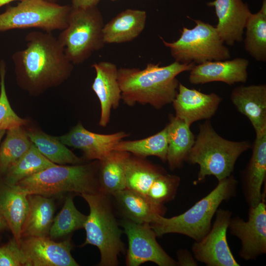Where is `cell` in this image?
<instances>
[{
  "label": "cell",
  "instance_id": "cell-19",
  "mask_svg": "<svg viewBox=\"0 0 266 266\" xmlns=\"http://www.w3.org/2000/svg\"><path fill=\"white\" fill-rule=\"evenodd\" d=\"M230 100L253 127L256 136L266 133V85H240L233 88Z\"/></svg>",
  "mask_w": 266,
  "mask_h": 266
},
{
  "label": "cell",
  "instance_id": "cell-7",
  "mask_svg": "<svg viewBox=\"0 0 266 266\" xmlns=\"http://www.w3.org/2000/svg\"><path fill=\"white\" fill-rule=\"evenodd\" d=\"M104 25L102 16L96 6H71L67 25L57 38L73 65L84 62L94 52L103 48Z\"/></svg>",
  "mask_w": 266,
  "mask_h": 266
},
{
  "label": "cell",
  "instance_id": "cell-2",
  "mask_svg": "<svg viewBox=\"0 0 266 266\" xmlns=\"http://www.w3.org/2000/svg\"><path fill=\"white\" fill-rule=\"evenodd\" d=\"M194 63L174 62L167 66L149 63L143 69L121 67L118 69V80L122 100L129 106L136 103L149 104L157 110L172 103L178 91L176 76L190 71Z\"/></svg>",
  "mask_w": 266,
  "mask_h": 266
},
{
  "label": "cell",
  "instance_id": "cell-43",
  "mask_svg": "<svg viewBox=\"0 0 266 266\" xmlns=\"http://www.w3.org/2000/svg\"><path fill=\"white\" fill-rule=\"evenodd\" d=\"M111 0L114 1V0Z\"/></svg>",
  "mask_w": 266,
  "mask_h": 266
},
{
  "label": "cell",
  "instance_id": "cell-35",
  "mask_svg": "<svg viewBox=\"0 0 266 266\" xmlns=\"http://www.w3.org/2000/svg\"><path fill=\"white\" fill-rule=\"evenodd\" d=\"M180 177L166 172L156 180L147 198L153 202L164 204L175 198L180 183Z\"/></svg>",
  "mask_w": 266,
  "mask_h": 266
},
{
  "label": "cell",
  "instance_id": "cell-15",
  "mask_svg": "<svg viewBox=\"0 0 266 266\" xmlns=\"http://www.w3.org/2000/svg\"><path fill=\"white\" fill-rule=\"evenodd\" d=\"M129 135V133L124 131L111 134L93 133L85 129L79 122L59 138L65 145L81 150L86 159L99 161L113 150L117 143Z\"/></svg>",
  "mask_w": 266,
  "mask_h": 266
},
{
  "label": "cell",
  "instance_id": "cell-6",
  "mask_svg": "<svg viewBox=\"0 0 266 266\" xmlns=\"http://www.w3.org/2000/svg\"><path fill=\"white\" fill-rule=\"evenodd\" d=\"M99 161L86 164L58 165L48 167L27 177L16 185L29 195L46 197L66 192L95 194L99 192Z\"/></svg>",
  "mask_w": 266,
  "mask_h": 266
},
{
  "label": "cell",
  "instance_id": "cell-18",
  "mask_svg": "<svg viewBox=\"0 0 266 266\" xmlns=\"http://www.w3.org/2000/svg\"><path fill=\"white\" fill-rule=\"evenodd\" d=\"M92 67L96 71V77L92 89L100 104L99 125L105 127L110 122L112 108L116 109L122 99L118 80V69L115 64L107 61L95 63Z\"/></svg>",
  "mask_w": 266,
  "mask_h": 266
},
{
  "label": "cell",
  "instance_id": "cell-23",
  "mask_svg": "<svg viewBox=\"0 0 266 266\" xmlns=\"http://www.w3.org/2000/svg\"><path fill=\"white\" fill-rule=\"evenodd\" d=\"M28 195L16 185H0V213L13 237L20 243L28 210Z\"/></svg>",
  "mask_w": 266,
  "mask_h": 266
},
{
  "label": "cell",
  "instance_id": "cell-14",
  "mask_svg": "<svg viewBox=\"0 0 266 266\" xmlns=\"http://www.w3.org/2000/svg\"><path fill=\"white\" fill-rule=\"evenodd\" d=\"M222 101V98L214 93L204 94L179 83L177 93L172 103L175 116L191 126L196 121L211 118Z\"/></svg>",
  "mask_w": 266,
  "mask_h": 266
},
{
  "label": "cell",
  "instance_id": "cell-31",
  "mask_svg": "<svg viewBox=\"0 0 266 266\" xmlns=\"http://www.w3.org/2000/svg\"><path fill=\"white\" fill-rule=\"evenodd\" d=\"M113 150L127 152L144 158L148 156H156L166 163L167 151L166 128L165 127L156 134L143 139L122 140L114 146Z\"/></svg>",
  "mask_w": 266,
  "mask_h": 266
},
{
  "label": "cell",
  "instance_id": "cell-39",
  "mask_svg": "<svg viewBox=\"0 0 266 266\" xmlns=\"http://www.w3.org/2000/svg\"><path fill=\"white\" fill-rule=\"evenodd\" d=\"M6 228H8L7 225L0 213V232Z\"/></svg>",
  "mask_w": 266,
  "mask_h": 266
},
{
  "label": "cell",
  "instance_id": "cell-26",
  "mask_svg": "<svg viewBox=\"0 0 266 266\" xmlns=\"http://www.w3.org/2000/svg\"><path fill=\"white\" fill-rule=\"evenodd\" d=\"M126 188L147 198L156 179L167 172L162 166L131 153L125 160Z\"/></svg>",
  "mask_w": 266,
  "mask_h": 266
},
{
  "label": "cell",
  "instance_id": "cell-41",
  "mask_svg": "<svg viewBox=\"0 0 266 266\" xmlns=\"http://www.w3.org/2000/svg\"><path fill=\"white\" fill-rule=\"evenodd\" d=\"M6 132L5 130H0V143L1 140L2 138L4 136V134Z\"/></svg>",
  "mask_w": 266,
  "mask_h": 266
},
{
  "label": "cell",
  "instance_id": "cell-3",
  "mask_svg": "<svg viewBox=\"0 0 266 266\" xmlns=\"http://www.w3.org/2000/svg\"><path fill=\"white\" fill-rule=\"evenodd\" d=\"M238 181L231 175L218 181L213 190L185 212L170 218L159 215L150 223L157 237L179 233L199 241L209 231L219 206L235 196Z\"/></svg>",
  "mask_w": 266,
  "mask_h": 266
},
{
  "label": "cell",
  "instance_id": "cell-8",
  "mask_svg": "<svg viewBox=\"0 0 266 266\" xmlns=\"http://www.w3.org/2000/svg\"><path fill=\"white\" fill-rule=\"evenodd\" d=\"M196 25L192 29L183 27L176 41L168 42L160 37L169 48L175 61L184 64H200L229 59L228 48L220 38L215 27L200 20L192 19Z\"/></svg>",
  "mask_w": 266,
  "mask_h": 266
},
{
  "label": "cell",
  "instance_id": "cell-42",
  "mask_svg": "<svg viewBox=\"0 0 266 266\" xmlns=\"http://www.w3.org/2000/svg\"><path fill=\"white\" fill-rule=\"evenodd\" d=\"M47 0V1H51V2H53L52 1H53V0Z\"/></svg>",
  "mask_w": 266,
  "mask_h": 266
},
{
  "label": "cell",
  "instance_id": "cell-20",
  "mask_svg": "<svg viewBox=\"0 0 266 266\" xmlns=\"http://www.w3.org/2000/svg\"><path fill=\"white\" fill-rule=\"evenodd\" d=\"M251 158L241 171L240 179L245 200L249 207L262 202V189L266 179V133L256 136Z\"/></svg>",
  "mask_w": 266,
  "mask_h": 266
},
{
  "label": "cell",
  "instance_id": "cell-27",
  "mask_svg": "<svg viewBox=\"0 0 266 266\" xmlns=\"http://www.w3.org/2000/svg\"><path fill=\"white\" fill-rule=\"evenodd\" d=\"M129 154L113 150L99 160V192L111 196L126 188L124 164Z\"/></svg>",
  "mask_w": 266,
  "mask_h": 266
},
{
  "label": "cell",
  "instance_id": "cell-4",
  "mask_svg": "<svg viewBox=\"0 0 266 266\" xmlns=\"http://www.w3.org/2000/svg\"><path fill=\"white\" fill-rule=\"evenodd\" d=\"M251 147L248 140L234 141L223 138L209 120L200 124L199 133L186 161L200 166L194 184L204 182L207 176L213 175L218 181L231 175L238 157Z\"/></svg>",
  "mask_w": 266,
  "mask_h": 266
},
{
  "label": "cell",
  "instance_id": "cell-11",
  "mask_svg": "<svg viewBox=\"0 0 266 266\" xmlns=\"http://www.w3.org/2000/svg\"><path fill=\"white\" fill-rule=\"evenodd\" d=\"M208 233L192 246V254L198 262L207 266H239L227 239V232L232 216L228 209L218 208Z\"/></svg>",
  "mask_w": 266,
  "mask_h": 266
},
{
  "label": "cell",
  "instance_id": "cell-36",
  "mask_svg": "<svg viewBox=\"0 0 266 266\" xmlns=\"http://www.w3.org/2000/svg\"><path fill=\"white\" fill-rule=\"evenodd\" d=\"M0 266H29L27 256L14 237L0 247Z\"/></svg>",
  "mask_w": 266,
  "mask_h": 266
},
{
  "label": "cell",
  "instance_id": "cell-1",
  "mask_svg": "<svg viewBox=\"0 0 266 266\" xmlns=\"http://www.w3.org/2000/svg\"><path fill=\"white\" fill-rule=\"evenodd\" d=\"M25 41L26 47L12 57L16 82L22 90L36 96L69 78L73 64L51 32H31Z\"/></svg>",
  "mask_w": 266,
  "mask_h": 266
},
{
  "label": "cell",
  "instance_id": "cell-34",
  "mask_svg": "<svg viewBox=\"0 0 266 266\" xmlns=\"http://www.w3.org/2000/svg\"><path fill=\"white\" fill-rule=\"evenodd\" d=\"M6 66L0 62V130L7 131L19 126H26L29 121L18 116L12 109L6 94L5 85Z\"/></svg>",
  "mask_w": 266,
  "mask_h": 266
},
{
  "label": "cell",
  "instance_id": "cell-22",
  "mask_svg": "<svg viewBox=\"0 0 266 266\" xmlns=\"http://www.w3.org/2000/svg\"><path fill=\"white\" fill-rule=\"evenodd\" d=\"M145 11L128 9L119 13L104 25L102 29L105 44L131 41L143 31L146 21Z\"/></svg>",
  "mask_w": 266,
  "mask_h": 266
},
{
  "label": "cell",
  "instance_id": "cell-5",
  "mask_svg": "<svg viewBox=\"0 0 266 266\" xmlns=\"http://www.w3.org/2000/svg\"><path fill=\"white\" fill-rule=\"evenodd\" d=\"M80 196L90 210L84 225L86 237L82 246L91 244L99 249V266H118V257L125 253V247L121 238L123 230L115 216L111 196L100 192Z\"/></svg>",
  "mask_w": 266,
  "mask_h": 266
},
{
  "label": "cell",
  "instance_id": "cell-10",
  "mask_svg": "<svg viewBox=\"0 0 266 266\" xmlns=\"http://www.w3.org/2000/svg\"><path fill=\"white\" fill-rule=\"evenodd\" d=\"M128 240L126 265L138 266L151 262L159 266H177V262L157 242L149 223L139 224L123 218L120 224Z\"/></svg>",
  "mask_w": 266,
  "mask_h": 266
},
{
  "label": "cell",
  "instance_id": "cell-25",
  "mask_svg": "<svg viewBox=\"0 0 266 266\" xmlns=\"http://www.w3.org/2000/svg\"><path fill=\"white\" fill-rule=\"evenodd\" d=\"M28 210L22 228V237L47 236L52 225L55 207L52 199L29 195Z\"/></svg>",
  "mask_w": 266,
  "mask_h": 266
},
{
  "label": "cell",
  "instance_id": "cell-37",
  "mask_svg": "<svg viewBox=\"0 0 266 266\" xmlns=\"http://www.w3.org/2000/svg\"><path fill=\"white\" fill-rule=\"evenodd\" d=\"M177 266H197V261L193 254L187 249H180L177 253Z\"/></svg>",
  "mask_w": 266,
  "mask_h": 266
},
{
  "label": "cell",
  "instance_id": "cell-30",
  "mask_svg": "<svg viewBox=\"0 0 266 266\" xmlns=\"http://www.w3.org/2000/svg\"><path fill=\"white\" fill-rule=\"evenodd\" d=\"M45 158L32 143L28 151L6 171L3 183L13 186L21 180L55 166Z\"/></svg>",
  "mask_w": 266,
  "mask_h": 266
},
{
  "label": "cell",
  "instance_id": "cell-40",
  "mask_svg": "<svg viewBox=\"0 0 266 266\" xmlns=\"http://www.w3.org/2000/svg\"><path fill=\"white\" fill-rule=\"evenodd\" d=\"M14 0H20L21 1L22 0H0V7L4 4H6L7 3H8L10 2H12Z\"/></svg>",
  "mask_w": 266,
  "mask_h": 266
},
{
  "label": "cell",
  "instance_id": "cell-28",
  "mask_svg": "<svg viewBox=\"0 0 266 266\" xmlns=\"http://www.w3.org/2000/svg\"><path fill=\"white\" fill-rule=\"evenodd\" d=\"M26 130L31 141L45 158L53 163L61 165L83 163V159L69 150L59 137L49 135L35 128Z\"/></svg>",
  "mask_w": 266,
  "mask_h": 266
},
{
  "label": "cell",
  "instance_id": "cell-9",
  "mask_svg": "<svg viewBox=\"0 0 266 266\" xmlns=\"http://www.w3.org/2000/svg\"><path fill=\"white\" fill-rule=\"evenodd\" d=\"M71 8L46 0H22L0 14V32L27 28L62 31L67 25Z\"/></svg>",
  "mask_w": 266,
  "mask_h": 266
},
{
  "label": "cell",
  "instance_id": "cell-17",
  "mask_svg": "<svg viewBox=\"0 0 266 266\" xmlns=\"http://www.w3.org/2000/svg\"><path fill=\"white\" fill-rule=\"evenodd\" d=\"M249 62L243 58L207 61L195 65L190 71L189 81L193 84L222 82L230 86L245 83Z\"/></svg>",
  "mask_w": 266,
  "mask_h": 266
},
{
  "label": "cell",
  "instance_id": "cell-38",
  "mask_svg": "<svg viewBox=\"0 0 266 266\" xmlns=\"http://www.w3.org/2000/svg\"><path fill=\"white\" fill-rule=\"evenodd\" d=\"M100 0H72V7L88 8L96 6Z\"/></svg>",
  "mask_w": 266,
  "mask_h": 266
},
{
  "label": "cell",
  "instance_id": "cell-13",
  "mask_svg": "<svg viewBox=\"0 0 266 266\" xmlns=\"http://www.w3.org/2000/svg\"><path fill=\"white\" fill-rule=\"evenodd\" d=\"M20 244L29 266H79L71 254L73 246L69 238L56 242L47 236H27Z\"/></svg>",
  "mask_w": 266,
  "mask_h": 266
},
{
  "label": "cell",
  "instance_id": "cell-16",
  "mask_svg": "<svg viewBox=\"0 0 266 266\" xmlns=\"http://www.w3.org/2000/svg\"><path fill=\"white\" fill-rule=\"evenodd\" d=\"M207 5L215 9L218 18L215 28L223 42L232 46L241 42L251 13L247 4L242 0H214L207 2Z\"/></svg>",
  "mask_w": 266,
  "mask_h": 266
},
{
  "label": "cell",
  "instance_id": "cell-32",
  "mask_svg": "<svg viewBox=\"0 0 266 266\" xmlns=\"http://www.w3.org/2000/svg\"><path fill=\"white\" fill-rule=\"evenodd\" d=\"M25 126L6 131L5 138L0 145V175L19 160L30 149V140Z\"/></svg>",
  "mask_w": 266,
  "mask_h": 266
},
{
  "label": "cell",
  "instance_id": "cell-21",
  "mask_svg": "<svg viewBox=\"0 0 266 266\" xmlns=\"http://www.w3.org/2000/svg\"><path fill=\"white\" fill-rule=\"evenodd\" d=\"M123 218L133 222L150 224L159 215L164 216L166 208L128 188L111 196Z\"/></svg>",
  "mask_w": 266,
  "mask_h": 266
},
{
  "label": "cell",
  "instance_id": "cell-24",
  "mask_svg": "<svg viewBox=\"0 0 266 266\" xmlns=\"http://www.w3.org/2000/svg\"><path fill=\"white\" fill-rule=\"evenodd\" d=\"M167 130V151L166 162L171 170L181 168L195 140L190 126L183 120L169 115Z\"/></svg>",
  "mask_w": 266,
  "mask_h": 266
},
{
  "label": "cell",
  "instance_id": "cell-12",
  "mask_svg": "<svg viewBox=\"0 0 266 266\" xmlns=\"http://www.w3.org/2000/svg\"><path fill=\"white\" fill-rule=\"evenodd\" d=\"M248 217L246 221L238 216L232 217L228 229L240 240V257L245 261L255 260L266 253V203L249 207Z\"/></svg>",
  "mask_w": 266,
  "mask_h": 266
},
{
  "label": "cell",
  "instance_id": "cell-33",
  "mask_svg": "<svg viewBox=\"0 0 266 266\" xmlns=\"http://www.w3.org/2000/svg\"><path fill=\"white\" fill-rule=\"evenodd\" d=\"M87 216L76 208L73 197L66 198L64 206L54 217L48 235L56 239L67 235L73 232L84 228Z\"/></svg>",
  "mask_w": 266,
  "mask_h": 266
},
{
  "label": "cell",
  "instance_id": "cell-29",
  "mask_svg": "<svg viewBox=\"0 0 266 266\" xmlns=\"http://www.w3.org/2000/svg\"><path fill=\"white\" fill-rule=\"evenodd\" d=\"M245 50L255 60L266 61V0L256 13H251L245 25Z\"/></svg>",
  "mask_w": 266,
  "mask_h": 266
}]
</instances>
